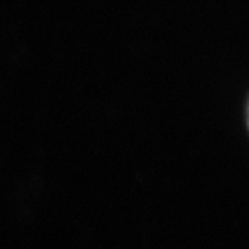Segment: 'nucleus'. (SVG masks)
<instances>
[{
	"mask_svg": "<svg viewBox=\"0 0 249 249\" xmlns=\"http://www.w3.org/2000/svg\"><path fill=\"white\" fill-rule=\"evenodd\" d=\"M248 123H249V111H248Z\"/></svg>",
	"mask_w": 249,
	"mask_h": 249,
	"instance_id": "1",
	"label": "nucleus"
}]
</instances>
